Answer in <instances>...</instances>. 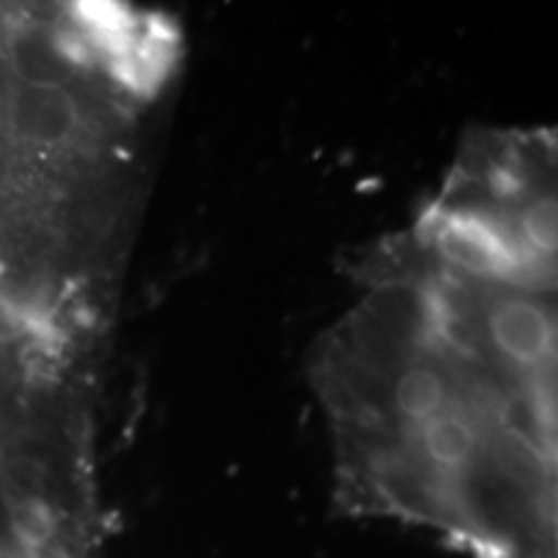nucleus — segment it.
<instances>
[{"instance_id": "obj_1", "label": "nucleus", "mask_w": 558, "mask_h": 558, "mask_svg": "<svg viewBox=\"0 0 558 558\" xmlns=\"http://www.w3.org/2000/svg\"><path fill=\"white\" fill-rule=\"evenodd\" d=\"M357 288L311 357L339 507L558 558V233L429 197Z\"/></svg>"}, {"instance_id": "obj_2", "label": "nucleus", "mask_w": 558, "mask_h": 558, "mask_svg": "<svg viewBox=\"0 0 558 558\" xmlns=\"http://www.w3.org/2000/svg\"><path fill=\"white\" fill-rule=\"evenodd\" d=\"M184 62L166 11L0 5V308L96 344Z\"/></svg>"}]
</instances>
